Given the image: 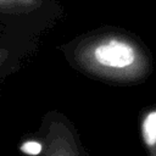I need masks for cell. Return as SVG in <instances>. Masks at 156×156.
<instances>
[{"label":"cell","mask_w":156,"mask_h":156,"mask_svg":"<svg viewBox=\"0 0 156 156\" xmlns=\"http://www.w3.org/2000/svg\"><path fill=\"white\" fill-rule=\"evenodd\" d=\"M71 60L85 74L111 84H140L154 72L150 49L134 33L119 28H102L80 38Z\"/></svg>","instance_id":"1"},{"label":"cell","mask_w":156,"mask_h":156,"mask_svg":"<svg viewBox=\"0 0 156 156\" xmlns=\"http://www.w3.org/2000/svg\"><path fill=\"white\" fill-rule=\"evenodd\" d=\"M41 156H83L73 129L60 116L46 122Z\"/></svg>","instance_id":"2"},{"label":"cell","mask_w":156,"mask_h":156,"mask_svg":"<svg viewBox=\"0 0 156 156\" xmlns=\"http://www.w3.org/2000/svg\"><path fill=\"white\" fill-rule=\"evenodd\" d=\"M139 132L146 156H156V105L149 106L141 111Z\"/></svg>","instance_id":"3"},{"label":"cell","mask_w":156,"mask_h":156,"mask_svg":"<svg viewBox=\"0 0 156 156\" xmlns=\"http://www.w3.org/2000/svg\"><path fill=\"white\" fill-rule=\"evenodd\" d=\"M41 0H0V12L2 13H29L39 9Z\"/></svg>","instance_id":"4"},{"label":"cell","mask_w":156,"mask_h":156,"mask_svg":"<svg viewBox=\"0 0 156 156\" xmlns=\"http://www.w3.org/2000/svg\"><path fill=\"white\" fill-rule=\"evenodd\" d=\"M43 149H44V143L38 140H27L21 145V151L30 156H37L41 154Z\"/></svg>","instance_id":"5"},{"label":"cell","mask_w":156,"mask_h":156,"mask_svg":"<svg viewBox=\"0 0 156 156\" xmlns=\"http://www.w3.org/2000/svg\"><path fill=\"white\" fill-rule=\"evenodd\" d=\"M7 57H9V51L6 49L0 48V67L4 65V62L7 60Z\"/></svg>","instance_id":"6"}]
</instances>
